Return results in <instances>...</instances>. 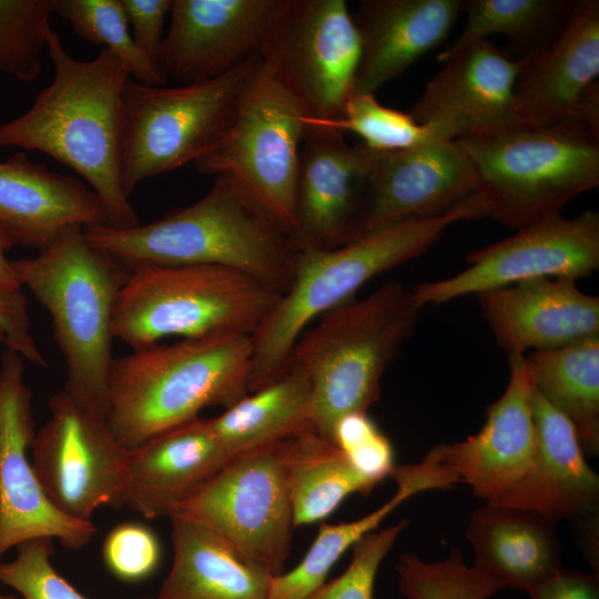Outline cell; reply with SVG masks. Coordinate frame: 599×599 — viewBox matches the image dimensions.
<instances>
[{
  "label": "cell",
  "mask_w": 599,
  "mask_h": 599,
  "mask_svg": "<svg viewBox=\"0 0 599 599\" xmlns=\"http://www.w3.org/2000/svg\"><path fill=\"white\" fill-rule=\"evenodd\" d=\"M463 0H363L353 14L362 57L354 93L375 94L448 37Z\"/></svg>",
  "instance_id": "cell-25"
},
{
  "label": "cell",
  "mask_w": 599,
  "mask_h": 599,
  "mask_svg": "<svg viewBox=\"0 0 599 599\" xmlns=\"http://www.w3.org/2000/svg\"><path fill=\"white\" fill-rule=\"evenodd\" d=\"M476 297L497 343L509 356L599 336V297L580 291L573 280L534 278Z\"/></svg>",
  "instance_id": "cell-22"
},
{
  "label": "cell",
  "mask_w": 599,
  "mask_h": 599,
  "mask_svg": "<svg viewBox=\"0 0 599 599\" xmlns=\"http://www.w3.org/2000/svg\"><path fill=\"white\" fill-rule=\"evenodd\" d=\"M24 362L9 348L0 359V558L38 538L79 550L97 532L92 521L72 519L51 504L28 457L35 424Z\"/></svg>",
  "instance_id": "cell-15"
},
{
  "label": "cell",
  "mask_w": 599,
  "mask_h": 599,
  "mask_svg": "<svg viewBox=\"0 0 599 599\" xmlns=\"http://www.w3.org/2000/svg\"><path fill=\"white\" fill-rule=\"evenodd\" d=\"M19 285L49 313L65 364L63 390L106 419L113 316L130 270L93 246L81 226L35 256L11 261Z\"/></svg>",
  "instance_id": "cell-5"
},
{
  "label": "cell",
  "mask_w": 599,
  "mask_h": 599,
  "mask_svg": "<svg viewBox=\"0 0 599 599\" xmlns=\"http://www.w3.org/2000/svg\"><path fill=\"white\" fill-rule=\"evenodd\" d=\"M557 522L530 509L486 502L466 530L474 566L506 588L528 590L562 567Z\"/></svg>",
  "instance_id": "cell-27"
},
{
  "label": "cell",
  "mask_w": 599,
  "mask_h": 599,
  "mask_svg": "<svg viewBox=\"0 0 599 599\" xmlns=\"http://www.w3.org/2000/svg\"><path fill=\"white\" fill-rule=\"evenodd\" d=\"M170 519L172 565L155 599H271L270 572L209 529Z\"/></svg>",
  "instance_id": "cell-28"
},
{
  "label": "cell",
  "mask_w": 599,
  "mask_h": 599,
  "mask_svg": "<svg viewBox=\"0 0 599 599\" xmlns=\"http://www.w3.org/2000/svg\"><path fill=\"white\" fill-rule=\"evenodd\" d=\"M251 355L250 335L223 334L114 357L106 416L112 434L133 449L205 407L232 406L248 394Z\"/></svg>",
  "instance_id": "cell-4"
},
{
  "label": "cell",
  "mask_w": 599,
  "mask_h": 599,
  "mask_svg": "<svg viewBox=\"0 0 599 599\" xmlns=\"http://www.w3.org/2000/svg\"><path fill=\"white\" fill-rule=\"evenodd\" d=\"M53 12L82 39L112 51L131 79L164 85L166 78L135 43L121 0H53Z\"/></svg>",
  "instance_id": "cell-34"
},
{
  "label": "cell",
  "mask_w": 599,
  "mask_h": 599,
  "mask_svg": "<svg viewBox=\"0 0 599 599\" xmlns=\"http://www.w3.org/2000/svg\"><path fill=\"white\" fill-rule=\"evenodd\" d=\"M535 457L521 484L499 505L530 509L556 521L597 515L599 477L586 460L572 424L532 387Z\"/></svg>",
  "instance_id": "cell-26"
},
{
  "label": "cell",
  "mask_w": 599,
  "mask_h": 599,
  "mask_svg": "<svg viewBox=\"0 0 599 599\" xmlns=\"http://www.w3.org/2000/svg\"><path fill=\"white\" fill-rule=\"evenodd\" d=\"M88 241L132 270L141 265H221L278 293L290 286L296 248L226 175L195 203L130 229L83 227Z\"/></svg>",
  "instance_id": "cell-3"
},
{
  "label": "cell",
  "mask_w": 599,
  "mask_h": 599,
  "mask_svg": "<svg viewBox=\"0 0 599 599\" xmlns=\"http://www.w3.org/2000/svg\"><path fill=\"white\" fill-rule=\"evenodd\" d=\"M477 193L475 169L455 140L373 151L355 238L390 223L444 215Z\"/></svg>",
  "instance_id": "cell-16"
},
{
  "label": "cell",
  "mask_w": 599,
  "mask_h": 599,
  "mask_svg": "<svg viewBox=\"0 0 599 599\" xmlns=\"http://www.w3.org/2000/svg\"><path fill=\"white\" fill-rule=\"evenodd\" d=\"M11 247L0 238V283L21 287L13 273L11 261L7 258L6 252Z\"/></svg>",
  "instance_id": "cell-45"
},
{
  "label": "cell",
  "mask_w": 599,
  "mask_h": 599,
  "mask_svg": "<svg viewBox=\"0 0 599 599\" xmlns=\"http://www.w3.org/2000/svg\"><path fill=\"white\" fill-rule=\"evenodd\" d=\"M477 174L487 217L521 229L599 184V130L578 119H519L455 140Z\"/></svg>",
  "instance_id": "cell-7"
},
{
  "label": "cell",
  "mask_w": 599,
  "mask_h": 599,
  "mask_svg": "<svg viewBox=\"0 0 599 599\" xmlns=\"http://www.w3.org/2000/svg\"><path fill=\"white\" fill-rule=\"evenodd\" d=\"M121 3L133 40L159 65L163 27L166 16L170 14L172 0H121Z\"/></svg>",
  "instance_id": "cell-43"
},
{
  "label": "cell",
  "mask_w": 599,
  "mask_h": 599,
  "mask_svg": "<svg viewBox=\"0 0 599 599\" xmlns=\"http://www.w3.org/2000/svg\"><path fill=\"white\" fill-rule=\"evenodd\" d=\"M53 0H0V73L34 81L52 32Z\"/></svg>",
  "instance_id": "cell-37"
},
{
  "label": "cell",
  "mask_w": 599,
  "mask_h": 599,
  "mask_svg": "<svg viewBox=\"0 0 599 599\" xmlns=\"http://www.w3.org/2000/svg\"><path fill=\"white\" fill-rule=\"evenodd\" d=\"M395 570L398 588L407 599H488L506 588L475 566L466 565L455 547L447 558L436 562L404 554Z\"/></svg>",
  "instance_id": "cell-36"
},
{
  "label": "cell",
  "mask_w": 599,
  "mask_h": 599,
  "mask_svg": "<svg viewBox=\"0 0 599 599\" xmlns=\"http://www.w3.org/2000/svg\"><path fill=\"white\" fill-rule=\"evenodd\" d=\"M467 262L468 267L451 277L415 286L417 303L438 305L534 278L577 281L589 275L599 267V213L587 210L572 219L545 217L471 252Z\"/></svg>",
  "instance_id": "cell-14"
},
{
  "label": "cell",
  "mask_w": 599,
  "mask_h": 599,
  "mask_svg": "<svg viewBox=\"0 0 599 599\" xmlns=\"http://www.w3.org/2000/svg\"><path fill=\"white\" fill-rule=\"evenodd\" d=\"M48 407L50 417L31 445V464L51 504L80 521H92L103 506L125 505L129 449L106 419L63 389L52 395Z\"/></svg>",
  "instance_id": "cell-13"
},
{
  "label": "cell",
  "mask_w": 599,
  "mask_h": 599,
  "mask_svg": "<svg viewBox=\"0 0 599 599\" xmlns=\"http://www.w3.org/2000/svg\"><path fill=\"white\" fill-rule=\"evenodd\" d=\"M0 599H19V598H17L16 596H12V595H1L0 593Z\"/></svg>",
  "instance_id": "cell-46"
},
{
  "label": "cell",
  "mask_w": 599,
  "mask_h": 599,
  "mask_svg": "<svg viewBox=\"0 0 599 599\" xmlns=\"http://www.w3.org/2000/svg\"><path fill=\"white\" fill-rule=\"evenodd\" d=\"M531 400L525 356L510 355L508 384L487 408L481 429L465 440L438 445L459 483L486 502L504 501L531 468L536 449Z\"/></svg>",
  "instance_id": "cell-21"
},
{
  "label": "cell",
  "mask_w": 599,
  "mask_h": 599,
  "mask_svg": "<svg viewBox=\"0 0 599 599\" xmlns=\"http://www.w3.org/2000/svg\"><path fill=\"white\" fill-rule=\"evenodd\" d=\"M521 60L488 39L443 61L408 113L438 138L457 140L491 131L520 118L515 87Z\"/></svg>",
  "instance_id": "cell-17"
},
{
  "label": "cell",
  "mask_w": 599,
  "mask_h": 599,
  "mask_svg": "<svg viewBox=\"0 0 599 599\" xmlns=\"http://www.w3.org/2000/svg\"><path fill=\"white\" fill-rule=\"evenodd\" d=\"M422 306L413 291L389 280L364 298L324 314L297 338L291 364L312 387V424L333 441L336 423L367 413L378 400L382 380L413 335Z\"/></svg>",
  "instance_id": "cell-6"
},
{
  "label": "cell",
  "mask_w": 599,
  "mask_h": 599,
  "mask_svg": "<svg viewBox=\"0 0 599 599\" xmlns=\"http://www.w3.org/2000/svg\"><path fill=\"white\" fill-rule=\"evenodd\" d=\"M573 0H463L466 23L456 40L443 50V62L454 52L493 34L508 37L517 60L551 44L562 30Z\"/></svg>",
  "instance_id": "cell-32"
},
{
  "label": "cell",
  "mask_w": 599,
  "mask_h": 599,
  "mask_svg": "<svg viewBox=\"0 0 599 599\" xmlns=\"http://www.w3.org/2000/svg\"><path fill=\"white\" fill-rule=\"evenodd\" d=\"M304 123L306 126L354 133L375 152L408 150L440 139L429 128L417 123L408 112L385 106L373 94L353 93L337 120L322 121L306 114Z\"/></svg>",
  "instance_id": "cell-35"
},
{
  "label": "cell",
  "mask_w": 599,
  "mask_h": 599,
  "mask_svg": "<svg viewBox=\"0 0 599 599\" xmlns=\"http://www.w3.org/2000/svg\"><path fill=\"white\" fill-rule=\"evenodd\" d=\"M532 387L573 426L585 455L599 453V336L525 357Z\"/></svg>",
  "instance_id": "cell-30"
},
{
  "label": "cell",
  "mask_w": 599,
  "mask_h": 599,
  "mask_svg": "<svg viewBox=\"0 0 599 599\" xmlns=\"http://www.w3.org/2000/svg\"><path fill=\"white\" fill-rule=\"evenodd\" d=\"M28 300L22 287L0 283V328L7 348L21 355L24 361L47 366L31 332Z\"/></svg>",
  "instance_id": "cell-42"
},
{
  "label": "cell",
  "mask_w": 599,
  "mask_h": 599,
  "mask_svg": "<svg viewBox=\"0 0 599 599\" xmlns=\"http://www.w3.org/2000/svg\"><path fill=\"white\" fill-rule=\"evenodd\" d=\"M280 295L221 265H141L130 270L120 291L113 336L132 351L170 336H251Z\"/></svg>",
  "instance_id": "cell-8"
},
{
  "label": "cell",
  "mask_w": 599,
  "mask_h": 599,
  "mask_svg": "<svg viewBox=\"0 0 599 599\" xmlns=\"http://www.w3.org/2000/svg\"><path fill=\"white\" fill-rule=\"evenodd\" d=\"M103 561L120 580L136 582L150 577L161 560V545L148 526L126 521L112 528L102 546Z\"/></svg>",
  "instance_id": "cell-41"
},
{
  "label": "cell",
  "mask_w": 599,
  "mask_h": 599,
  "mask_svg": "<svg viewBox=\"0 0 599 599\" xmlns=\"http://www.w3.org/2000/svg\"><path fill=\"white\" fill-rule=\"evenodd\" d=\"M0 344H4V334L1 328H0Z\"/></svg>",
  "instance_id": "cell-48"
},
{
  "label": "cell",
  "mask_w": 599,
  "mask_h": 599,
  "mask_svg": "<svg viewBox=\"0 0 599 599\" xmlns=\"http://www.w3.org/2000/svg\"><path fill=\"white\" fill-rule=\"evenodd\" d=\"M45 52L53 79L26 112L0 124V148L51 156L90 184L105 209L108 225H140L121 180L123 97L130 79L124 63L103 48L92 60H78L55 30Z\"/></svg>",
  "instance_id": "cell-1"
},
{
  "label": "cell",
  "mask_w": 599,
  "mask_h": 599,
  "mask_svg": "<svg viewBox=\"0 0 599 599\" xmlns=\"http://www.w3.org/2000/svg\"><path fill=\"white\" fill-rule=\"evenodd\" d=\"M290 440L236 453L171 516L209 529L273 577L283 573L295 529L285 466Z\"/></svg>",
  "instance_id": "cell-11"
},
{
  "label": "cell",
  "mask_w": 599,
  "mask_h": 599,
  "mask_svg": "<svg viewBox=\"0 0 599 599\" xmlns=\"http://www.w3.org/2000/svg\"><path fill=\"white\" fill-rule=\"evenodd\" d=\"M16 548L14 560L0 561V582L14 589L23 599H88L53 568L52 539H32Z\"/></svg>",
  "instance_id": "cell-38"
},
{
  "label": "cell",
  "mask_w": 599,
  "mask_h": 599,
  "mask_svg": "<svg viewBox=\"0 0 599 599\" xmlns=\"http://www.w3.org/2000/svg\"><path fill=\"white\" fill-rule=\"evenodd\" d=\"M285 466L295 528L323 521L348 496H367L375 487L335 443L314 430L290 440Z\"/></svg>",
  "instance_id": "cell-31"
},
{
  "label": "cell",
  "mask_w": 599,
  "mask_h": 599,
  "mask_svg": "<svg viewBox=\"0 0 599 599\" xmlns=\"http://www.w3.org/2000/svg\"><path fill=\"white\" fill-rule=\"evenodd\" d=\"M599 1L573 0L549 47L521 59L515 87L521 119H578L599 130Z\"/></svg>",
  "instance_id": "cell-20"
},
{
  "label": "cell",
  "mask_w": 599,
  "mask_h": 599,
  "mask_svg": "<svg viewBox=\"0 0 599 599\" xmlns=\"http://www.w3.org/2000/svg\"><path fill=\"white\" fill-rule=\"evenodd\" d=\"M333 443L343 451L353 469L375 486L390 476L395 467L389 439L367 413L343 416L334 427Z\"/></svg>",
  "instance_id": "cell-40"
},
{
  "label": "cell",
  "mask_w": 599,
  "mask_h": 599,
  "mask_svg": "<svg viewBox=\"0 0 599 599\" xmlns=\"http://www.w3.org/2000/svg\"><path fill=\"white\" fill-rule=\"evenodd\" d=\"M210 422L232 455L314 430L309 378L300 366L291 364L276 380L248 393Z\"/></svg>",
  "instance_id": "cell-29"
},
{
  "label": "cell",
  "mask_w": 599,
  "mask_h": 599,
  "mask_svg": "<svg viewBox=\"0 0 599 599\" xmlns=\"http://www.w3.org/2000/svg\"><path fill=\"white\" fill-rule=\"evenodd\" d=\"M372 150L344 133L306 126L296 180V250H332L356 237Z\"/></svg>",
  "instance_id": "cell-18"
},
{
  "label": "cell",
  "mask_w": 599,
  "mask_h": 599,
  "mask_svg": "<svg viewBox=\"0 0 599 599\" xmlns=\"http://www.w3.org/2000/svg\"><path fill=\"white\" fill-rule=\"evenodd\" d=\"M393 497L368 515L348 522L319 525L317 535L301 562L288 572L273 577L271 599H304L319 588L344 552L379 524L405 500L429 490L427 480L410 470H397Z\"/></svg>",
  "instance_id": "cell-33"
},
{
  "label": "cell",
  "mask_w": 599,
  "mask_h": 599,
  "mask_svg": "<svg viewBox=\"0 0 599 599\" xmlns=\"http://www.w3.org/2000/svg\"><path fill=\"white\" fill-rule=\"evenodd\" d=\"M306 114L262 63L223 138L194 162L201 174L229 176L290 240Z\"/></svg>",
  "instance_id": "cell-10"
},
{
  "label": "cell",
  "mask_w": 599,
  "mask_h": 599,
  "mask_svg": "<svg viewBox=\"0 0 599 599\" xmlns=\"http://www.w3.org/2000/svg\"><path fill=\"white\" fill-rule=\"evenodd\" d=\"M526 591L530 599H599V575L562 566Z\"/></svg>",
  "instance_id": "cell-44"
},
{
  "label": "cell",
  "mask_w": 599,
  "mask_h": 599,
  "mask_svg": "<svg viewBox=\"0 0 599 599\" xmlns=\"http://www.w3.org/2000/svg\"><path fill=\"white\" fill-rule=\"evenodd\" d=\"M108 224L97 194L72 175L33 163L23 152L0 161V238L39 252L71 226Z\"/></svg>",
  "instance_id": "cell-23"
},
{
  "label": "cell",
  "mask_w": 599,
  "mask_h": 599,
  "mask_svg": "<svg viewBox=\"0 0 599 599\" xmlns=\"http://www.w3.org/2000/svg\"><path fill=\"white\" fill-rule=\"evenodd\" d=\"M484 217L478 193L437 217L390 223L332 250H297L290 286L251 335L248 393L287 372L297 338L322 314L354 300L375 276L424 254L450 225Z\"/></svg>",
  "instance_id": "cell-2"
},
{
  "label": "cell",
  "mask_w": 599,
  "mask_h": 599,
  "mask_svg": "<svg viewBox=\"0 0 599 599\" xmlns=\"http://www.w3.org/2000/svg\"><path fill=\"white\" fill-rule=\"evenodd\" d=\"M429 451H430V453H434V454L438 457V459L440 460L438 454H437L435 450H429ZM440 463H441V460H440ZM441 464H443V463H441ZM443 465H444V464H443ZM444 466H445V465H444ZM445 467H446V466H445ZM446 468H447V467H446ZM447 469H448V468H447ZM448 470H449V469H448ZM449 473L453 475V473H451L450 470H449ZM453 478H454V486H455L456 479H455V476H454V475H453Z\"/></svg>",
  "instance_id": "cell-47"
},
{
  "label": "cell",
  "mask_w": 599,
  "mask_h": 599,
  "mask_svg": "<svg viewBox=\"0 0 599 599\" xmlns=\"http://www.w3.org/2000/svg\"><path fill=\"white\" fill-rule=\"evenodd\" d=\"M277 0H172L159 65L180 84L217 78L260 58Z\"/></svg>",
  "instance_id": "cell-19"
},
{
  "label": "cell",
  "mask_w": 599,
  "mask_h": 599,
  "mask_svg": "<svg viewBox=\"0 0 599 599\" xmlns=\"http://www.w3.org/2000/svg\"><path fill=\"white\" fill-rule=\"evenodd\" d=\"M232 456L210 419L195 418L129 449L125 505L146 519L175 508Z\"/></svg>",
  "instance_id": "cell-24"
},
{
  "label": "cell",
  "mask_w": 599,
  "mask_h": 599,
  "mask_svg": "<svg viewBox=\"0 0 599 599\" xmlns=\"http://www.w3.org/2000/svg\"><path fill=\"white\" fill-rule=\"evenodd\" d=\"M361 38L345 0H277L260 52L263 65L312 119L334 121L354 93Z\"/></svg>",
  "instance_id": "cell-12"
},
{
  "label": "cell",
  "mask_w": 599,
  "mask_h": 599,
  "mask_svg": "<svg viewBox=\"0 0 599 599\" xmlns=\"http://www.w3.org/2000/svg\"><path fill=\"white\" fill-rule=\"evenodd\" d=\"M407 525V520H402L363 536L352 547V560L345 571L304 599H374L378 569Z\"/></svg>",
  "instance_id": "cell-39"
},
{
  "label": "cell",
  "mask_w": 599,
  "mask_h": 599,
  "mask_svg": "<svg viewBox=\"0 0 599 599\" xmlns=\"http://www.w3.org/2000/svg\"><path fill=\"white\" fill-rule=\"evenodd\" d=\"M262 61L253 58L217 78L175 87L129 79L123 97L121 180L130 199L144 181L207 153L232 124Z\"/></svg>",
  "instance_id": "cell-9"
}]
</instances>
